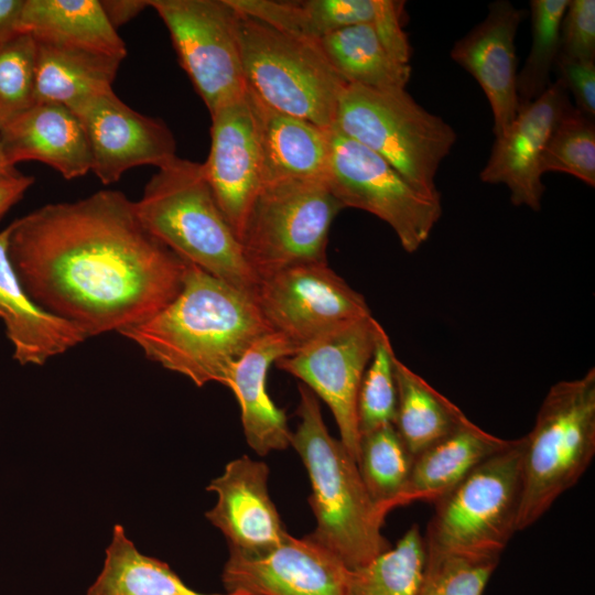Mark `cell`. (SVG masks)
<instances>
[{
  "label": "cell",
  "mask_w": 595,
  "mask_h": 595,
  "mask_svg": "<svg viewBox=\"0 0 595 595\" xmlns=\"http://www.w3.org/2000/svg\"><path fill=\"white\" fill-rule=\"evenodd\" d=\"M9 257L30 298L87 338L158 313L188 266L144 227L134 202L111 190L15 219Z\"/></svg>",
  "instance_id": "obj_1"
},
{
  "label": "cell",
  "mask_w": 595,
  "mask_h": 595,
  "mask_svg": "<svg viewBox=\"0 0 595 595\" xmlns=\"http://www.w3.org/2000/svg\"><path fill=\"white\" fill-rule=\"evenodd\" d=\"M269 332L253 295L188 263L176 296L119 334L197 387H227L235 365Z\"/></svg>",
  "instance_id": "obj_2"
},
{
  "label": "cell",
  "mask_w": 595,
  "mask_h": 595,
  "mask_svg": "<svg viewBox=\"0 0 595 595\" xmlns=\"http://www.w3.org/2000/svg\"><path fill=\"white\" fill-rule=\"evenodd\" d=\"M299 393L300 423L291 446L303 461L312 487L316 527L307 536L354 570L391 548L381 532L386 517L370 498L356 461L329 434L318 398L303 383Z\"/></svg>",
  "instance_id": "obj_3"
},
{
  "label": "cell",
  "mask_w": 595,
  "mask_h": 595,
  "mask_svg": "<svg viewBox=\"0 0 595 595\" xmlns=\"http://www.w3.org/2000/svg\"><path fill=\"white\" fill-rule=\"evenodd\" d=\"M144 227L188 263L255 296L259 279L219 208L203 163L173 158L134 202Z\"/></svg>",
  "instance_id": "obj_4"
},
{
  "label": "cell",
  "mask_w": 595,
  "mask_h": 595,
  "mask_svg": "<svg viewBox=\"0 0 595 595\" xmlns=\"http://www.w3.org/2000/svg\"><path fill=\"white\" fill-rule=\"evenodd\" d=\"M517 531L538 521L584 475L595 454V369L554 383L522 436Z\"/></svg>",
  "instance_id": "obj_5"
},
{
  "label": "cell",
  "mask_w": 595,
  "mask_h": 595,
  "mask_svg": "<svg viewBox=\"0 0 595 595\" xmlns=\"http://www.w3.org/2000/svg\"><path fill=\"white\" fill-rule=\"evenodd\" d=\"M334 126L381 156L419 192L441 198L435 175L457 134L441 117L420 106L405 88L346 85Z\"/></svg>",
  "instance_id": "obj_6"
},
{
  "label": "cell",
  "mask_w": 595,
  "mask_h": 595,
  "mask_svg": "<svg viewBox=\"0 0 595 595\" xmlns=\"http://www.w3.org/2000/svg\"><path fill=\"white\" fill-rule=\"evenodd\" d=\"M522 437L495 454L434 502L423 536L428 560L444 555L499 560L517 532Z\"/></svg>",
  "instance_id": "obj_7"
},
{
  "label": "cell",
  "mask_w": 595,
  "mask_h": 595,
  "mask_svg": "<svg viewBox=\"0 0 595 595\" xmlns=\"http://www.w3.org/2000/svg\"><path fill=\"white\" fill-rule=\"evenodd\" d=\"M238 26L247 89L274 110L332 128L347 84L316 41L282 32L240 12Z\"/></svg>",
  "instance_id": "obj_8"
},
{
  "label": "cell",
  "mask_w": 595,
  "mask_h": 595,
  "mask_svg": "<svg viewBox=\"0 0 595 595\" xmlns=\"http://www.w3.org/2000/svg\"><path fill=\"white\" fill-rule=\"evenodd\" d=\"M343 208L323 180L264 183L239 236L259 281L292 266L326 261L329 228Z\"/></svg>",
  "instance_id": "obj_9"
},
{
  "label": "cell",
  "mask_w": 595,
  "mask_h": 595,
  "mask_svg": "<svg viewBox=\"0 0 595 595\" xmlns=\"http://www.w3.org/2000/svg\"><path fill=\"white\" fill-rule=\"evenodd\" d=\"M325 182L346 207L368 212L387 223L402 248L415 252L442 215L441 198L419 192L377 153L329 129Z\"/></svg>",
  "instance_id": "obj_10"
},
{
  "label": "cell",
  "mask_w": 595,
  "mask_h": 595,
  "mask_svg": "<svg viewBox=\"0 0 595 595\" xmlns=\"http://www.w3.org/2000/svg\"><path fill=\"white\" fill-rule=\"evenodd\" d=\"M209 115L247 90L239 12L228 0H149Z\"/></svg>",
  "instance_id": "obj_11"
},
{
  "label": "cell",
  "mask_w": 595,
  "mask_h": 595,
  "mask_svg": "<svg viewBox=\"0 0 595 595\" xmlns=\"http://www.w3.org/2000/svg\"><path fill=\"white\" fill-rule=\"evenodd\" d=\"M253 298L271 331L283 335L295 349L371 315L365 298L326 261L292 266L266 277Z\"/></svg>",
  "instance_id": "obj_12"
},
{
  "label": "cell",
  "mask_w": 595,
  "mask_h": 595,
  "mask_svg": "<svg viewBox=\"0 0 595 595\" xmlns=\"http://www.w3.org/2000/svg\"><path fill=\"white\" fill-rule=\"evenodd\" d=\"M380 326L372 315L348 322L274 363L328 405L339 440L356 463L360 441L357 398Z\"/></svg>",
  "instance_id": "obj_13"
},
{
  "label": "cell",
  "mask_w": 595,
  "mask_h": 595,
  "mask_svg": "<svg viewBox=\"0 0 595 595\" xmlns=\"http://www.w3.org/2000/svg\"><path fill=\"white\" fill-rule=\"evenodd\" d=\"M349 569L309 536L290 533L258 553L229 551L221 581L227 593L345 595Z\"/></svg>",
  "instance_id": "obj_14"
},
{
  "label": "cell",
  "mask_w": 595,
  "mask_h": 595,
  "mask_svg": "<svg viewBox=\"0 0 595 595\" xmlns=\"http://www.w3.org/2000/svg\"><path fill=\"white\" fill-rule=\"evenodd\" d=\"M210 149L203 163L207 182L238 240L263 184L258 126L248 90L210 113Z\"/></svg>",
  "instance_id": "obj_15"
},
{
  "label": "cell",
  "mask_w": 595,
  "mask_h": 595,
  "mask_svg": "<svg viewBox=\"0 0 595 595\" xmlns=\"http://www.w3.org/2000/svg\"><path fill=\"white\" fill-rule=\"evenodd\" d=\"M75 115L88 140L90 171L105 185L116 183L132 167L158 169L176 156L169 127L161 119L136 111L113 90L91 99Z\"/></svg>",
  "instance_id": "obj_16"
},
{
  "label": "cell",
  "mask_w": 595,
  "mask_h": 595,
  "mask_svg": "<svg viewBox=\"0 0 595 595\" xmlns=\"http://www.w3.org/2000/svg\"><path fill=\"white\" fill-rule=\"evenodd\" d=\"M572 106L567 90L559 80L551 83L537 99L519 104L507 131L495 139L480 180L505 184L515 206L539 210L545 190L541 158L552 131Z\"/></svg>",
  "instance_id": "obj_17"
},
{
  "label": "cell",
  "mask_w": 595,
  "mask_h": 595,
  "mask_svg": "<svg viewBox=\"0 0 595 595\" xmlns=\"http://www.w3.org/2000/svg\"><path fill=\"white\" fill-rule=\"evenodd\" d=\"M524 15L508 0L494 1L485 19L457 40L450 53L487 97L495 139L507 131L519 108L515 39Z\"/></svg>",
  "instance_id": "obj_18"
},
{
  "label": "cell",
  "mask_w": 595,
  "mask_h": 595,
  "mask_svg": "<svg viewBox=\"0 0 595 595\" xmlns=\"http://www.w3.org/2000/svg\"><path fill=\"white\" fill-rule=\"evenodd\" d=\"M268 475L266 463L245 455L229 462L207 486L217 501L205 516L221 531L229 551L262 552L286 536L268 491Z\"/></svg>",
  "instance_id": "obj_19"
},
{
  "label": "cell",
  "mask_w": 595,
  "mask_h": 595,
  "mask_svg": "<svg viewBox=\"0 0 595 595\" xmlns=\"http://www.w3.org/2000/svg\"><path fill=\"white\" fill-rule=\"evenodd\" d=\"M0 138L12 166L21 161H40L67 180L91 170V154L83 125L63 105L33 104L0 130Z\"/></svg>",
  "instance_id": "obj_20"
},
{
  "label": "cell",
  "mask_w": 595,
  "mask_h": 595,
  "mask_svg": "<svg viewBox=\"0 0 595 595\" xmlns=\"http://www.w3.org/2000/svg\"><path fill=\"white\" fill-rule=\"evenodd\" d=\"M10 225L0 231V318L21 365H44L85 342L72 323L39 306L20 282L9 257Z\"/></svg>",
  "instance_id": "obj_21"
},
{
  "label": "cell",
  "mask_w": 595,
  "mask_h": 595,
  "mask_svg": "<svg viewBox=\"0 0 595 595\" xmlns=\"http://www.w3.org/2000/svg\"><path fill=\"white\" fill-rule=\"evenodd\" d=\"M295 350L283 335L272 331L259 338L232 369L227 388L239 403L246 441L258 455L291 445L285 413L267 391V375L273 363Z\"/></svg>",
  "instance_id": "obj_22"
},
{
  "label": "cell",
  "mask_w": 595,
  "mask_h": 595,
  "mask_svg": "<svg viewBox=\"0 0 595 595\" xmlns=\"http://www.w3.org/2000/svg\"><path fill=\"white\" fill-rule=\"evenodd\" d=\"M510 443L511 440L495 436L468 419L455 432L414 456L394 508L415 501L434 504Z\"/></svg>",
  "instance_id": "obj_23"
},
{
  "label": "cell",
  "mask_w": 595,
  "mask_h": 595,
  "mask_svg": "<svg viewBox=\"0 0 595 595\" xmlns=\"http://www.w3.org/2000/svg\"><path fill=\"white\" fill-rule=\"evenodd\" d=\"M248 93L258 126L263 184L281 180L325 181L331 128L274 110Z\"/></svg>",
  "instance_id": "obj_24"
},
{
  "label": "cell",
  "mask_w": 595,
  "mask_h": 595,
  "mask_svg": "<svg viewBox=\"0 0 595 595\" xmlns=\"http://www.w3.org/2000/svg\"><path fill=\"white\" fill-rule=\"evenodd\" d=\"M21 33L36 43L123 60L127 48L98 0H24Z\"/></svg>",
  "instance_id": "obj_25"
},
{
  "label": "cell",
  "mask_w": 595,
  "mask_h": 595,
  "mask_svg": "<svg viewBox=\"0 0 595 595\" xmlns=\"http://www.w3.org/2000/svg\"><path fill=\"white\" fill-rule=\"evenodd\" d=\"M121 61L101 53L36 43L34 104H60L75 113L91 99L113 90Z\"/></svg>",
  "instance_id": "obj_26"
},
{
  "label": "cell",
  "mask_w": 595,
  "mask_h": 595,
  "mask_svg": "<svg viewBox=\"0 0 595 595\" xmlns=\"http://www.w3.org/2000/svg\"><path fill=\"white\" fill-rule=\"evenodd\" d=\"M393 426L414 457L461 428L468 418L425 379L394 358Z\"/></svg>",
  "instance_id": "obj_27"
},
{
  "label": "cell",
  "mask_w": 595,
  "mask_h": 595,
  "mask_svg": "<svg viewBox=\"0 0 595 595\" xmlns=\"http://www.w3.org/2000/svg\"><path fill=\"white\" fill-rule=\"evenodd\" d=\"M299 6L305 37L316 41L344 28L369 25L394 58L410 64L412 48L404 31L405 1L304 0Z\"/></svg>",
  "instance_id": "obj_28"
},
{
  "label": "cell",
  "mask_w": 595,
  "mask_h": 595,
  "mask_svg": "<svg viewBox=\"0 0 595 595\" xmlns=\"http://www.w3.org/2000/svg\"><path fill=\"white\" fill-rule=\"evenodd\" d=\"M321 52L347 85L375 89L405 88L410 64L394 58L372 26L354 25L316 40Z\"/></svg>",
  "instance_id": "obj_29"
},
{
  "label": "cell",
  "mask_w": 595,
  "mask_h": 595,
  "mask_svg": "<svg viewBox=\"0 0 595 595\" xmlns=\"http://www.w3.org/2000/svg\"><path fill=\"white\" fill-rule=\"evenodd\" d=\"M87 595H250L203 594L188 587L170 566L142 554L121 524L113 527L104 567Z\"/></svg>",
  "instance_id": "obj_30"
},
{
  "label": "cell",
  "mask_w": 595,
  "mask_h": 595,
  "mask_svg": "<svg viewBox=\"0 0 595 595\" xmlns=\"http://www.w3.org/2000/svg\"><path fill=\"white\" fill-rule=\"evenodd\" d=\"M426 561L423 534L413 524L394 547L349 570L345 595H419Z\"/></svg>",
  "instance_id": "obj_31"
},
{
  "label": "cell",
  "mask_w": 595,
  "mask_h": 595,
  "mask_svg": "<svg viewBox=\"0 0 595 595\" xmlns=\"http://www.w3.org/2000/svg\"><path fill=\"white\" fill-rule=\"evenodd\" d=\"M413 458L393 424L360 435L357 467L370 498L385 517L394 509Z\"/></svg>",
  "instance_id": "obj_32"
},
{
  "label": "cell",
  "mask_w": 595,
  "mask_h": 595,
  "mask_svg": "<svg viewBox=\"0 0 595 595\" xmlns=\"http://www.w3.org/2000/svg\"><path fill=\"white\" fill-rule=\"evenodd\" d=\"M569 0H531L532 43L527 60L517 75L519 104L530 102L551 85L550 73L560 51L562 20Z\"/></svg>",
  "instance_id": "obj_33"
},
{
  "label": "cell",
  "mask_w": 595,
  "mask_h": 595,
  "mask_svg": "<svg viewBox=\"0 0 595 595\" xmlns=\"http://www.w3.org/2000/svg\"><path fill=\"white\" fill-rule=\"evenodd\" d=\"M595 118L571 107L544 148L540 170L566 173L595 186Z\"/></svg>",
  "instance_id": "obj_34"
},
{
  "label": "cell",
  "mask_w": 595,
  "mask_h": 595,
  "mask_svg": "<svg viewBox=\"0 0 595 595\" xmlns=\"http://www.w3.org/2000/svg\"><path fill=\"white\" fill-rule=\"evenodd\" d=\"M394 358L390 338L380 326L357 398L360 435L382 425L393 424L397 408Z\"/></svg>",
  "instance_id": "obj_35"
},
{
  "label": "cell",
  "mask_w": 595,
  "mask_h": 595,
  "mask_svg": "<svg viewBox=\"0 0 595 595\" xmlns=\"http://www.w3.org/2000/svg\"><path fill=\"white\" fill-rule=\"evenodd\" d=\"M35 53L25 33L0 43V130L34 104Z\"/></svg>",
  "instance_id": "obj_36"
},
{
  "label": "cell",
  "mask_w": 595,
  "mask_h": 595,
  "mask_svg": "<svg viewBox=\"0 0 595 595\" xmlns=\"http://www.w3.org/2000/svg\"><path fill=\"white\" fill-rule=\"evenodd\" d=\"M498 562L462 555L428 560L419 595H483Z\"/></svg>",
  "instance_id": "obj_37"
},
{
  "label": "cell",
  "mask_w": 595,
  "mask_h": 595,
  "mask_svg": "<svg viewBox=\"0 0 595 595\" xmlns=\"http://www.w3.org/2000/svg\"><path fill=\"white\" fill-rule=\"evenodd\" d=\"M559 55L595 60L594 0H569L561 24Z\"/></svg>",
  "instance_id": "obj_38"
},
{
  "label": "cell",
  "mask_w": 595,
  "mask_h": 595,
  "mask_svg": "<svg viewBox=\"0 0 595 595\" xmlns=\"http://www.w3.org/2000/svg\"><path fill=\"white\" fill-rule=\"evenodd\" d=\"M555 67L558 80L574 96L575 108L595 118V60L558 55Z\"/></svg>",
  "instance_id": "obj_39"
},
{
  "label": "cell",
  "mask_w": 595,
  "mask_h": 595,
  "mask_svg": "<svg viewBox=\"0 0 595 595\" xmlns=\"http://www.w3.org/2000/svg\"><path fill=\"white\" fill-rule=\"evenodd\" d=\"M100 4L109 23L116 30L150 7L149 0H102Z\"/></svg>",
  "instance_id": "obj_40"
},
{
  "label": "cell",
  "mask_w": 595,
  "mask_h": 595,
  "mask_svg": "<svg viewBox=\"0 0 595 595\" xmlns=\"http://www.w3.org/2000/svg\"><path fill=\"white\" fill-rule=\"evenodd\" d=\"M24 0H0V43L21 33L20 22Z\"/></svg>",
  "instance_id": "obj_41"
},
{
  "label": "cell",
  "mask_w": 595,
  "mask_h": 595,
  "mask_svg": "<svg viewBox=\"0 0 595 595\" xmlns=\"http://www.w3.org/2000/svg\"><path fill=\"white\" fill-rule=\"evenodd\" d=\"M33 181L21 173L0 180V217L22 198Z\"/></svg>",
  "instance_id": "obj_42"
},
{
  "label": "cell",
  "mask_w": 595,
  "mask_h": 595,
  "mask_svg": "<svg viewBox=\"0 0 595 595\" xmlns=\"http://www.w3.org/2000/svg\"><path fill=\"white\" fill-rule=\"evenodd\" d=\"M18 173L19 172L17 171V169L9 163L6 156V153L3 151V147H2L1 138H0V180L10 177Z\"/></svg>",
  "instance_id": "obj_43"
}]
</instances>
